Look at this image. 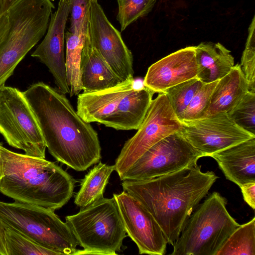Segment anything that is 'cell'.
Segmentation results:
<instances>
[{
  "instance_id": "6da1fadb",
  "label": "cell",
  "mask_w": 255,
  "mask_h": 255,
  "mask_svg": "<svg viewBox=\"0 0 255 255\" xmlns=\"http://www.w3.org/2000/svg\"><path fill=\"white\" fill-rule=\"evenodd\" d=\"M22 93L49 152L58 161L77 171L100 161L101 147L97 131L78 115L64 94L43 82Z\"/></svg>"
},
{
  "instance_id": "7a4b0ae2",
  "label": "cell",
  "mask_w": 255,
  "mask_h": 255,
  "mask_svg": "<svg viewBox=\"0 0 255 255\" xmlns=\"http://www.w3.org/2000/svg\"><path fill=\"white\" fill-rule=\"evenodd\" d=\"M218 178L196 164L152 179L124 180L122 186L150 213L173 246L194 208Z\"/></svg>"
},
{
  "instance_id": "3957f363",
  "label": "cell",
  "mask_w": 255,
  "mask_h": 255,
  "mask_svg": "<svg viewBox=\"0 0 255 255\" xmlns=\"http://www.w3.org/2000/svg\"><path fill=\"white\" fill-rule=\"evenodd\" d=\"M0 192L15 201L53 211L73 194L72 177L45 158L16 153L0 144Z\"/></svg>"
},
{
  "instance_id": "277c9868",
  "label": "cell",
  "mask_w": 255,
  "mask_h": 255,
  "mask_svg": "<svg viewBox=\"0 0 255 255\" xmlns=\"http://www.w3.org/2000/svg\"><path fill=\"white\" fill-rule=\"evenodd\" d=\"M54 7L51 0H17L6 10L8 27L0 45V90L45 34Z\"/></svg>"
},
{
  "instance_id": "5b68a950",
  "label": "cell",
  "mask_w": 255,
  "mask_h": 255,
  "mask_svg": "<svg viewBox=\"0 0 255 255\" xmlns=\"http://www.w3.org/2000/svg\"><path fill=\"white\" fill-rule=\"evenodd\" d=\"M227 199L214 192L190 216L174 242L172 255H216L240 224L228 212Z\"/></svg>"
},
{
  "instance_id": "8992f818",
  "label": "cell",
  "mask_w": 255,
  "mask_h": 255,
  "mask_svg": "<svg viewBox=\"0 0 255 255\" xmlns=\"http://www.w3.org/2000/svg\"><path fill=\"white\" fill-rule=\"evenodd\" d=\"M78 245L74 255H116L121 252L126 231L115 198H101L65 217Z\"/></svg>"
},
{
  "instance_id": "52a82bcc",
  "label": "cell",
  "mask_w": 255,
  "mask_h": 255,
  "mask_svg": "<svg viewBox=\"0 0 255 255\" xmlns=\"http://www.w3.org/2000/svg\"><path fill=\"white\" fill-rule=\"evenodd\" d=\"M0 219L5 226L60 255H74L77 251L78 243L70 227L51 209L0 201Z\"/></svg>"
},
{
  "instance_id": "ba28073f",
  "label": "cell",
  "mask_w": 255,
  "mask_h": 255,
  "mask_svg": "<svg viewBox=\"0 0 255 255\" xmlns=\"http://www.w3.org/2000/svg\"><path fill=\"white\" fill-rule=\"evenodd\" d=\"M0 133L10 146L25 154L45 158L46 146L36 119L16 88L4 86L0 90Z\"/></svg>"
},
{
  "instance_id": "9c48e42d",
  "label": "cell",
  "mask_w": 255,
  "mask_h": 255,
  "mask_svg": "<svg viewBox=\"0 0 255 255\" xmlns=\"http://www.w3.org/2000/svg\"><path fill=\"white\" fill-rule=\"evenodd\" d=\"M183 125L166 95L159 93L152 100L137 131L125 142L115 160V170L120 178L147 150L166 137L180 131Z\"/></svg>"
},
{
  "instance_id": "30bf717a",
  "label": "cell",
  "mask_w": 255,
  "mask_h": 255,
  "mask_svg": "<svg viewBox=\"0 0 255 255\" xmlns=\"http://www.w3.org/2000/svg\"><path fill=\"white\" fill-rule=\"evenodd\" d=\"M204 157L180 131L160 140L147 150L120 178L146 180L165 175L197 164Z\"/></svg>"
},
{
  "instance_id": "8fae6325",
  "label": "cell",
  "mask_w": 255,
  "mask_h": 255,
  "mask_svg": "<svg viewBox=\"0 0 255 255\" xmlns=\"http://www.w3.org/2000/svg\"><path fill=\"white\" fill-rule=\"evenodd\" d=\"M87 36L89 43L123 81L133 77V57L120 32L107 18L98 0H91Z\"/></svg>"
},
{
  "instance_id": "7c38bea8",
  "label": "cell",
  "mask_w": 255,
  "mask_h": 255,
  "mask_svg": "<svg viewBox=\"0 0 255 255\" xmlns=\"http://www.w3.org/2000/svg\"><path fill=\"white\" fill-rule=\"evenodd\" d=\"M180 131L187 141L203 156L255 137L238 126L227 113L214 115L183 123Z\"/></svg>"
},
{
  "instance_id": "4fadbf2b",
  "label": "cell",
  "mask_w": 255,
  "mask_h": 255,
  "mask_svg": "<svg viewBox=\"0 0 255 255\" xmlns=\"http://www.w3.org/2000/svg\"><path fill=\"white\" fill-rule=\"evenodd\" d=\"M128 236L139 254L163 255L168 244L160 227L150 213L134 197L123 191L113 194Z\"/></svg>"
},
{
  "instance_id": "5bb4252c",
  "label": "cell",
  "mask_w": 255,
  "mask_h": 255,
  "mask_svg": "<svg viewBox=\"0 0 255 255\" xmlns=\"http://www.w3.org/2000/svg\"><path fill=\"white\" fill-rule=\"evenodd\" d=\"M72 0H59L51 14L45 37L31 54L45 64L52 74L58 90L69 94L64 55L65 30Z\"/></svg>"
},
{
  "instance_id": "9a60e30c",
  "label": "cell",
  "mask_w": 255,
  "mask_h": 255,
  "mask_svg": "<svg viewBox=\"0 0 255 255\" xmlns=\"http://www.w3.org/2000/svg\"><path fill=\"white\" fill-rule=\"evenodd\" d=\"M198 70L195 46H187L152 64L143 84L154 93H164L170 87L197 77Z\"/></svg>"
},
{
  "instance_id": "2e32d148",
  "label": "cell",
  "mask_w": 255,
  "mask_h": 255,
  "mask_svg": "<svg viewBox=\"0 0 255 255\" xmlns=\"http://www.w3.org/2000/svg\"><path fill=\"white\" fill-rule=\"evenodd\" d=\"M133 77L115 86L78 95L76 112L86 122L104 124L122 99L134 87Z\"/></svg>"
},
{
  "instance_id": "e0dca14e",
  "label": "cell",
  "mask_w": 255,
  "mask_h": 255,
  "mask_svg": "<svg viewBox=\"0 0 255 255\" xmlns=\"http://www.w3.org/2000/svg\"><path fill=\"white\" fill-rule=\"evenodd\" d=\"M226 178L240 187L255 182V137L213 154Z\"/></svg>"
},
{
  "instance_id": "ac0fdd59",
  "label": "cell",
  "mask_w": 255,
  "mask_h": 255,
  "mask_svg": "<svg viewBox=\"0 0 255 255\" xmlns=\"http://www.w3.org/2000/svg\"><path fill=\"white\" fill-rule=\"evenodd\" d=\"M154 93L143 84L134 87L122 99L104 125L117 130L137 129L150 107Z\"/></svg>"
},
{
  "instance_id": "d6986e66",
  "label": "cell",
  "mask_w": 255,
  "mask_h": 255,
  "mask_svg": "<svg viewBox=\"0 0 255 255\" xmlns=\"http://www.w3.org/2000/svg\"><path fill=\"white\" fill-rule=\"evenodd\" d=\"M80 73L81 88L84 92L104 90L123 82L99 53L90 46L87 35L81 53Z\"/></svg>"
},
{
  "instance_id": "ffe728a7",
  "label": "cell",
  "mask_w": 255,
  "mask_h": 255,
  "mask_svg": "<svg viewBox=\"0 0 255 255\" xmlns=\"http://www.w3.org/2000/svg\"><path fill=\"white\" fill-rule=\"evenodd\" d=\"M248 91L247 81L240 64L237 63L226 75L218 80L201 119L228 113Z\"/></svg>"
},
{
  "instance_id": "44dd1931",
  "label": "cell",
  "mask_w": 255,
  "mask_h": 255,
  "mask_svg": "<svg viewBox=\"0 0 255 255\" xmlns=\"http://www.w3.org/2000/svg\"><path fill=\"white\" fill-rule=\"evenodd\" d=\"M195 56L199 68L197 77L203 83L220 80L235 65L231 51L219 42H201L195 46Z\"/></svg>"
},
{
  "instance_id": "7402d4cb",
  "label": "cell",
  "mask_w": 255,
  "mask_h": 255,
  "mask_svg": "<svg viewBox=\"0 0 255 255\" xmlns=\"http://www.w3.org/2000/svg\"><path fill=\"white\" fill-rule=\"evenodd\" d=\"M114 165L102 162L95 165L85 175L81 181L80 188L74 198V203L83 208L104 197V193Z\"/></svg>"
},
{
  "instance_id": "603a6c76",
  "label": "cell",
  "mask_w": 255,
  "mask_h": 255,
  "mask_svg": "<svg viewBox=\"0 0 255 255\" xmlns=\"http://www.w3.org/2000/svg\"><path fill=\"white\" fill-rule=\"evenodd\" d=\"M88 23L82 30L76 33L67 31L65 65L66 80L71 97L78 95L82 91L80 65L82 49L87 33Z\"/></svg>"
},
{
  "instance_id": "cb8c5ba5",
  "label": "cell",
  "mask_w": 255,
  "mask_h": 255,
  "mask_svg": "<svg viewBox=\"0 0 255 255\" xmlns=\"http://www.w3.org/2000/svg\"><path fill=\"white\" fill-rule=\"evenodd\" d=\"M216 255H255V218L240 225Z\"/></svg>"
},
{
  "instance_id": "d4e9b609",
  "label": "cell",
  "mask_w": 255,
  "mask_h": 255,
  "mask_svg": "<svg viewBox=\"0 0 255 255\" xmlns=\"http://www.w3.org/2000/svg\"><path fill=\"white\" fill-rule=\"evenodd\" d=\"M5 226V241L7 255H60L20 233Z\"/></svg>"
},
{
  "instance_id": "484cf974",
  "label": "cell",
  "mask_w": 255,
  "mask_h": 255,
  "mask_svg": "<svg viewBox=\"0 0 255 255\" xmlns=\"http://www.w3.org/2000/svg\"><path fill=\"white\" fill-rule=\"evenodd\" d=\"M203 83L196 77L170 87L163 93L178 118L186 110Z\"/></svg>"
},
{
  "instance_id": "4316f807",
  "label": "cell",
  "mask_w": 255,
  "mask_h": 255,
  "mask_svg": "<svg viewBox=\"0 0 255 255\" xmlns=\"http://www.w3.org/2000/svg\"><path fill=\"white\" fill-rule=\"evenodd\" d=\"M157 0H117V19L124 31L129 25L150 12Z\"/></svg>"
},
{
  "instance_id": "83f0119b",
  "label": "cell",
  "mask_w": 255,
  "mask_h": 255,
  "mask_svg": "<svg viewBox=\"0 0 255 255\" xmlns=\"http://www.w3.org/2000/svg\"><path fill=\"white\" fill-rule=\"evenodd\" d=\"M227 114L238 126L255 135V93L249 91Z\"/></svg>"
},
{
  "instance_id": "f1b7e54d",
  "label": "cell",
  "mask_w": 255,
  "mask_h": 255,
  "mask_svg": "<svg viewBox=\"0 0 255 255\" xmlns=\"http://www.w3.org/2000/svg\"><path fill=\"white\" fill-rule=\"evenodd\" d=\"M218 82V80L203 83L186 110L179 117V120L182 123L194 121L202 118Z\"/></svg>"
},
{
  "instance_id": "f546056e",
  "label": "cell",
  "mask_w": 255,
  "mask_h": 255,
  "mask_svg": "<svg viewBox=\"0 0 255 255\" xmlns=\"http://www.w3.org/2000/svg\"><path fill=\"white\" fill-rule=\"evenodd\" d=\"M255 16L248 30L245 48L241 58V67L247 81L249 91L255 93Z\"/></svg>"
},
{
  "instance_id": "4dcf8cb0",
  "label": "cell",
  "mask_w": 255,
  "mask_h": 255,
  "mask_svg": "<svg viewBox=\"0 0 255 255\" xmlns=\"http://www.w3.org/2000/svg\"><path fill=\"white\" fill-rule=\"evenodd\" d=\"M90 0H72L69 31L72 33L79 32L88 23Z\"/></svg>"
},
{
  "instance_id": "1f68e13d",
  "label": "cell",
  "mask_w": 255,
  "mask_h": 255,
  "mask_svg": "<svg viewBox=\"0 0 255 255\" xmlns=\"http://www.w3.org/2000/svg\"><path fill=\"white\" fill-rule=\"evenodd\" d=\"M245 201L254 210L255 209V182L244 184L240 187Z\"/></svg>"
},
{
  "instance_id": "d6a6232c",
  "label": "cell",
  "mask_w": 255,
  "mask_h": 255,
  "mask_svg": "<svg viewBox=\"0 0 255 255\" xmlns=\"http://www.w3.org/2000/svg\"><path fill=\"white\" fill-rule=\"evenodd\" d=\"M8 27V19L6 11L0 16V45Z\"/></svg>"
},
{
  "instance_id": "836d02e7",
  "label": "cell",
  "mask_w": 255,
  "mask_h": 255,
  "mask_svg": "<svg viewBox=\"0 0 255 255\" xmlns=\"http://www.w3.org/2000/svg\"><path fill=\"white\" fill-rule=\"evenodd\" d=\"M5 226L0 219V255H7L5 241Z\"/></svg>"
},
{
  "instance_id": "e575fe53",
  "label": "cell",
  "mask_w": 255,
  "mask_h": 255,
  "mask_svg": "<svg viewBox=\"0 0 255 255\" xmlns=\"http://www.w3.org/2000/svg\"><path fill=\"white\" fill-rule=\"evenodd\" d=\"M17 0H5L4 12H6L9 7Z\"/></svg>"
},
{
  "instance_id": "d590c367",
  "label": "cell",
  "mask_w": 255,
  "mask_h": 255,
  "mask_svg": "<svg viewBox=\"0 0 255 255\" xmlns=\"http://www.w3.org/2000/svg\"><path fill=\"white\" fill-rule=\"evenodd\" d=\"M5 0H0V16L4 12Z\"/></svg>"
},
{
  "instance_id": "8d00e7d4",
  "label": "cell",
  "mask_w": 255,
  "mask_h": 255,
  "mask_svg": "<svg viewBox=\"0 0 255 255\" xmlns=\"http://www.w3.org/2000/svg\"><path fill=\"white\" fill-rule=\"evenodd\" d=\"M1 143L0 142V144ZM1 179V173L0 164V182Z\"/></svg>"
}]
</instances>
